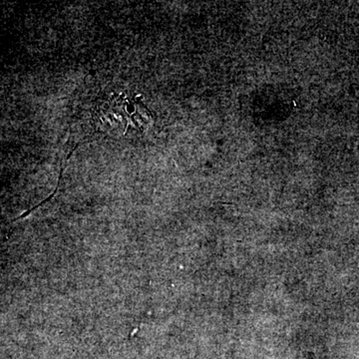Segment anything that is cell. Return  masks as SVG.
Listing matches in <instances>:
<instances>
[{
	"instance_id": "obj_1",
	"label": "cell",
	"mask_w": 359,
	"mask_h": 359,
	"mask_svg": "<svg viewBox=\"0 0 359 359\" xmlns=\"http://www.w3.org/2000/svg\"><path fill=\"white\" fill-rule=\"evenodd\" d=\"M150 112L141 101L128 97L110 99L97 110V125L99 130L112 135H124L131 128L145 131L150 124Z\"/></svg>"
}]
</instances>
